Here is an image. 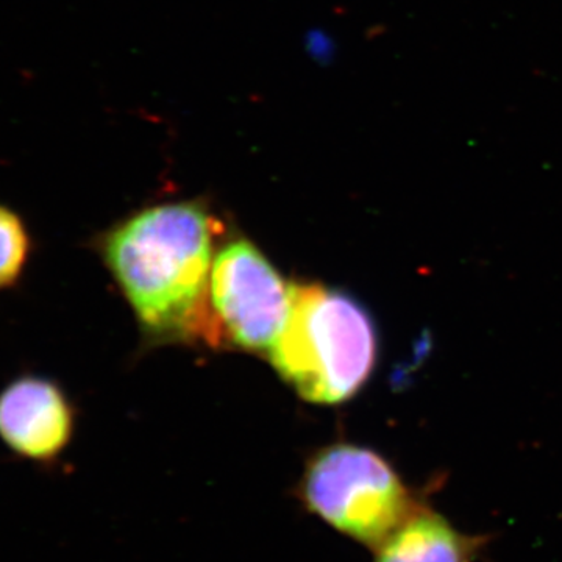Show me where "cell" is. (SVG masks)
<instances>
[{"label":"cell","instance_id":"cell-8","mask_svg":"<svg viewBox=\"0 0 562 562\" xmlns=\"http://www.w3.org/2000/svg\"><path fill=\"white\" fill-rule=\"evenodd\" d=\"M310 50L313 52V57H321L328 60L331 57V41L319 36V38H310Z\"/></svg>","mask_w":562,"mask_h":562},{"label":"cell","instance_id":"cell-2","mask_svg":"<svg viewBox=\"0 0 562 562\" xmlns=\"http://www.w3.org/2000/svg\"><path fill=\"white\" fill-rule=\"evenodd\" d=\"M375 324L360 302L317 283H291L286 324L269 360L303 401L339 405L372 375Z\"/></svg>","mask_w":562,"mask_h":562},{"label":"cell","instance_id":"cell-1","mask_svg":"<svg viewBox=\"0 0 562 562\" xmlns=\"http://www.w3.org/2000/svg\"><path fill=\"white\" fill-rule=\"evenodd\" d=\"M220 232L201 202H168L132 214L95 241L150 341L216 349L209 288Z\"/></svg>","mask_w":562,"mask_h":562},{"label":"cell","instance_id":"cell-3","mask_svg":"<svg viewBox=\"0 0 562 562\" xmlns=\"http://www.w3.org/2000/svg\"><path fill=\"white\" fill-rule=\"evenodd\" d=\"M294 495L306 513L371 550L420 503L390 461L351 442L330 443L313 452Z\"/></svg>","mask_w":562,"mask_h":562},{"label":"cell","instance_id":"cell-4","mask_svg":"<svg viewBox=\"0 0 562 562\" xmlns=\"http://www.w3.org/2000/svg\"><path fill=\"white\" fill-rule=\"evenodd\" d=\"M209 305L216 349L269 355L290 314L291 283L249 239H231L214 255Z\"/></svg>","mask_w":562,"mask_h":562},{"label":"cell","instance_id":"cell-5","mask_svg":"<svg viewBox=\"0 0 562 562\" xmlns=\"http://www.w3.org/2000/svg\"><path fill=\"white\" fill-rule=\"evenodd\" d=\"M76 409L47 376L22 373L0 390V441L22 460L50 464L68 450Z\"/></svg>","mask_w":562,"mask_h":562},{"label":"cell","instance_id":"cell-6","mask_svg":"<svg viewBox=\"0 0 562 562\" xmlns=\"http://www.w3.org/2000/svg\"><path fill=\"white\" fill-rule=\"evenodd\" d=\"M487 536L465 535L419 503L373 552V562H475Z\"/></svg>","mask_w":562,"mask_h":562},{"label":"cell","instance_id":"cell-7","mask_svg":"<svg viewBox=\"0 0 562 562\" xmlns=\"http://www.w3.org/2000/svg\"><path fill=\"white\" fill-rule=\"evenodd\" d=\"M32 251L27 222L18 211L0 203V292L13 290L21 283Z\"/></svg>","mask_w":562,"mask_h":562}]
</instances>
